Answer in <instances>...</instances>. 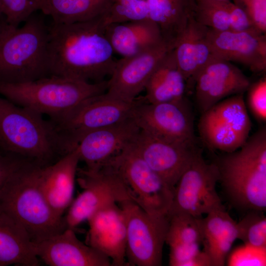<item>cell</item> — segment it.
Instances as JSON below:
<instances>
[{
  "instance_id": "1",
  "label": "cell",
  "mask_w": 266,
  "mask_h": 266,
  "mask_svg": "<svg viewBox=\"0 0 266 266\" xmlns=\"http://www.w3.org/2000/svg\"><path fill=\"white\" fill-rule=\"evenodd\" d=\"M48 50L50 75L90 83L105 81L117 61L101 17L71 24L52 22Z\"/></svg>"
},
{
  "instance_id": "2",
  "label": "cell",
  "mask_w": 266,
  "mask_h": 266,
  "mask_svg": "<svg viewBox=\"0 0 266 266\" xmlns=\"http://www.w3.org/2000/svg\"><path fill=\"white\" fill-rule=\"evenodd\" d=\"M0 148L41 166L72 151L66 136L52 121L0 97Z\"/></svg>"
},
{
  "instance_id": "3",
  "label": "cell",
  "mask_w": 266,
  "mask_h": 266,
  "mask_svg": "<svg viewBox=\"0 0 266 266\" xmlns=\"http://www.w3.org/2000/svg\"><path fill=\"white\" fill-rule=\"evenodd\" d=\"M34 13L20 27L0 18V82L22 83L50 75L49 25Z\"/></svg>"
},
{
  "instance_id": "4",
  "label": "cell",
  "mask_w": 266,
  "mask_h": 266,
  "mask_svg": "<svg viewBox=\"0 0 266 266\" xmlns=\"http://www.w3.org/2000/svg\"><path fill=\"white\" fill-rule=\"evenodd\" d=\"M217 165L219 181L232 204L248 211L266 209V132L263 128Z\"/></svg>"
},
{
  "instance_id": "5",
  "label": "cell",
  "mask_w": 266,
  "mask_h": 266,
  "mask_svg": "<svg viewBox=\"0 0 266 266\" xmlns=\"http://www.w3.org/2000/svg\"><path fill=\"white\" fill-rule=\"evenodd\" d=\"M39 165L30 162L15 172L0 190V210L19 224L33 242L62 232L65 220L54 213L39 185Z\"/></svg>"
},
{
  "instance_id": "6",
  "label": "cell",
  "mask_w": 266,
  "mask_h": 266,
  "mask_svg": "<svg viewBox=\"0 0 266 266\" xmlns=\"http://www.w3.org/2000/svg\"><path fill=\"white\" fill-rule=\"evenodd\" d=\"M107 88V80L90 83L53 75L22 83L0 82V94L5 99L50 118L105 93Z\"/></svg>"
},
{
  "instance_id": "7",
  "label": "cell",
  "mask_w": 266,
  "mask_h": 266,
  "mask_svg": "<svg viewBox=\"0 0 266 266\" xmlns=\"http://www.w3.org/2000/svg\"><path fill=\"white\" fill-rule=\"evenodd\" d=\"M132 142L107 163L117 172L133 201L150 214L167 215L174 188L150 167Z\"/></svg>"
},
{
  "instance_id": "8",
  "label": "cell",
  "mask_w": 266,
  "mask_h": 266,
  "mask_svg": "<svg viewBox=\"0 0 266 266\" xmlns=\"http://www.w3.org/2000/svg\"><path fill=\"white\" fill-rule=\"evenodd\" d=\"M137 99L125 101L105 92L89 97L49 120L66 136L74 149L76 141L85 133L131 117Z\"/></svg>"
},
{
  "instance_id": "9",
  "label": "cell",
  "mask_w": 266,
  "mask_h": 266,
  "mask_svg": "<svg viewBox=\"0 0 266 266\" xmlns=\"http://www.w3.org/2000/svg\"><path fill=\"white\" fill-rule=\"evenodd\" d=\"M219 180L217 165L205 162L200 149L174 187L167 216L184 213L200 217L225 208L216 189Z\"/></svg>"
},
{
  "instance_id": "10",
  "label": "cell",
  "mask_w": 266,
  "mask_h": 266,
  "mask_svg": "<svg viewBox=\"0 0 266 266\" xmlns=\"http://www.w3.org/2000/svg\"><path fill=\"white\" fill-rule=\"evenodd\" d=\"M118 203L126 216L128 266H161L169 225L167 215L150 214L131 200Z\"/></svg>"
},
{
  "instance_id": "11",
  "label": "cell",
  "mask_w": 266,
  "mask_h": 266,
  "mask_svg": "<svg viewBox=\"0 0 266 266\" xmlns=\"http://www.w3.org/2000/svg\"><path fill=\"white\" fill-rule=\"evenodd\" d=\"M251 128L243 94L229 97L201 113L199 131L211 148L227 153L240 148Z\"/></svg>"
},
{
  "instance_id": "12",
  "label": "cell",
  "mask_w": 266,
  "mask_h": 266,
  "mask_svg": "<svg viewBox=\"0 0 266 266\" xmlns=\"http://www.w3.org/2000/svg\"><path fill=\"white\" fill-rule=\"evenodd\" d=\"M77 175L83 190L70 205L64 219L66 228L74 229L110 204L131 200L119 176L108 163L95 169L78 168Z\"/></svg>"
},
{
  "instance_id": "13",
  "label": "cell",
  "mask_w": 266,
  "mask_h": 266,
  "mask_svg": "<svg viewBox=\"0 0 266 266\" xmlns=\"http://www.w3.org/2000/svg\"><path fill=\"white\" fill-rule=\"evenodd\" d=\"M132 117L140 129L172 142L195 144L194 116L186 97L151 103L137 100Z\"/></svg>"
},
{
  "instance_id": "14",
  "label": "cell",
  "mask_w": 266,
  "mask_h": 266,
  "mask_svg": "<svg viewBox=\"0 0 266 266\" xmlns=\"http://www.w3.org/2000/svg\"><path fill=\"white\" fill-rule=\"evenodd\" d=\"M132 145L150 167L173 188L200 150L196 144L172 142L141 129Z\"/></svg>"
},
{
  "instance_id": "15",
  "label": "cell",
  "mask_w": 266,
  "mask_h": 266,
  "mask_svg": "<svg viewBox=\"0 0 266 266\" xmlns=\"http://www.w3.org/2000/svg\"><path fill=\"white\" fill-rule=\"evenodd\" d=\"M169 50L163 42L140 53L117 61L107 80L106 93L122 100L133 101L145 89L152 73Z\"/></svg>"
},
{
  "instance_id": "16",
  "label": "cell",
  "mask_w": 266,
  "mask_h": 266,
  "mask_svg": "<svg viewBox=\"0 0 266 266\" xmlns=\"http://www.w3.org/2000/svg\"><path fill=\"white\" fill-rule=\"evenodd\" d=\"M139 131L132 116L119 123L85 133L76 141L74 149L80 161L85 163L86 168L98 169L130 144Z\"/></svg>"
},
{
  "instance_id": "17",
  "label": "cell",
  "mask_w": 266,
  "mask_h": 266,
  "mask_svg": "<svg viewBox=\"0 0 266 266\" xmlns=\"http://www.w3.org/2000/svg\"><path fill=\"white\" fill-rule=\"evenodd\" d=\"M251 82L230 62L214 58L199 72L195 80V100L201 113L227 97L243 94Z\"/></svg>"
},
{
  "instance_id": "18",
  "label": "cell",
  "mask_w": 266,
  "mask_h": 266,
  "mask_svg": "<svg viewBox=\"0 0 266 266\" xmlns=\"http://www.w3.org/2000/svg\"><path fill=\"white\" fill-rule=\"evenodd\" d=\"M87 221V244L109 258L112 266H128L126 260V216L119 203H113L101 208Z\"/></svg>"
},
{
  "instance_id": "19",
  "label": "cell",
  "mask_w": 266,
  "mask_h": 266,
  "mask_svg": "<svg viewBox=\"0 0 266 266\" xmlns=\"http://www.w3.org/2000/svg\"><path fill=\"white\" fill-rule=\"evenodd\" d=\"M206 39L215 58L241 63L255 72L266 70V34L208 28Z\"/></svg>"
},
{
  "instance_id": "20",
  "label": "cell",
  "mask_w": 266,
  "mask_h": 266,
  "mask_svg": "<svg viewBox=\"0 0 266 266\" xmlns=\"http://www.w3.org/2000/svg\"><path fill=\"white\" fill-rule=\"evenodd\" d=\"M38 259L50 266H110L109 258L76 236L73 229L33 242Z\"/></svg>"
},
{
  "instance_id": "21",
  "label": "cell",
  "mask_w": 266,
  "mask_h": 266,
  "mask_svg": "<svg viewBox=\"0 0 266 266\" xmlns=\"http://www.w3.org/2000/svg\"><path fill=\"white\" fill-rule=\"evenodd\" d=\"M80 161L76 149L56 162L38 168L40 189L54 213L60 218L71 204Z\"/></svg>"
},
{
  "instance_id": "22",
  "label": "cell",
  "mask_w": 266,
  "mask_h": 266,
  "mask_svg": "<svg viewBox=\"0 0 266 266\" xmlns=\"http://www.w3.org/2000/svg\"><path fill=\"white\" fill-rule=\"evenodd\" d=\"M207 29L198 23L193 16L172 49L185 78L187 92L194 87L200 71L215 58L206 39Z\"/></svg>"
},
{
  "instance_id": "23",
  "label": "cell",
  "mask_w": 266,
  "mask_h": 266,
  "mask_svg": "<svg viewBox=\"0 0 266 266\" xmlns=\"http://www.w3.org/2000/svg\"><path fill=\"white\" fill-rule=\"evenodd\" d=\"M104 31L114 53L122 58L138 54L164 42L158 26L149 19L109 24L104 26Z\"/></svg>"
},
{
  "instance_id": "24",
  "label": "cell",
  "mask_w": 266,
  "mask_h": 266,
  "mask_svg": "<svg viewBox=\"0 0 266 266\" xmlns=\"http://www.w3.org/2000/svg\"><path fill=\"white\" fill-rule=\"evenodd\" d=\"M236 222L226 211L217 209L201 218L202 250L211 266H223L234 241L237 239Z\"/></svg>"
},
{
  "instance_id": "25",
  "label": "cell",
  "mask_w": 266,
  "mask_h": 266,
  "mask_svg": "<svg viewBox=\"0 0 266 266\" xmlns=\"http://www.w3.org/2000/svg\"><path fill=\"white\" fill-rule=\"evenodd\" d=\"M148 19L158 26L163 41L173 49L193 16L196 0H147Z\"/></svg>"
},
{
  "instance_id": "26",
  "label": "cell",
  "mask_w": 266,
  "mask_h": 266,
  "mask_svg": "<svg viewBox=\"0 0 266 266\" xmlns=\"http://www.w3.org/2000/svg\"><path fill=\"white\" fill-rule=\"evenodd\" d=\"M144 90L145 100L151 103L175 101L185 97L186 81L172 49L167 52L158 65Z\"/></svg>"
},
{
  "instance_id": "27",
  "label": "cell",
  "mask_w": 266,
  "mask_h": 266,
  "mask_svg": "<svg viewBox=\"0 0 266 266\" xmlns=\"http://www.w3.org/2000/svg\"><path fill=\"white\" fill-rule=\"evenodd\" d=\"M39 265L33 242L26 230L0 210V266Z\"/></svg>"
},
{
  "instance_id": "28",
  "label": "cell",
  "mask_w": 266,
  "mask_h": 266,
  "mask_svg": "<svg viewBox=\"0 0 266 266\" xmlns=\"http://www.w3.org/2000/svg\"><path fill=\"white\" fill-rule=\"evenodd\" d=\"M111 0H45L42 12L53 22L71 24L102 17Z\"/></svg>"
},
{
  "instance_id": "29",
  "label": "cell",
  "mask_w": 266,
  "mask_h": 266,
  "mask_svg": "<svg viewBox=\"0 0 266 266\" xmlns=\"http://www.w3.org/2000/svg\"><path fill=\"white\" fill-rule=\"evenodd\" d=\"M168 217L169 225L166 242L168 246L173 244L201 245L202 217L181 213Z\"/></svg>"
},
{
  "instance_id": "30",
  "label": "cell",
  "mask_w": 266,
  "mask_h": 266,
  "mask_svg": "<svg viewBox=\"0 0 266 266\" xmlns=\"http://www.w3.org/2000/svg\"><path fill=\"white\" fill-rule=\"evenodd\" d=\"M228 1L196 0L193 14L194 19L200 24L215 31L230 30V18Z\"/></svg>"
},
{
  "instance_id": "31",
  "label": "cell",
  "mask_w": 266,
  "mask_h": 266,
  "mask_svg": "<svg viewBox=\"0 0 266 266\" xmlns=\"http://www.w3.org/2000/svg\"><path fill=\"white\" fill-rule=\"evenodd\" d=\"M148 19L147 0H111L101 17L103 26Z\"/></svg>"
},
{
  "instance_id": "32",
  "label": "cell",
  "mask_w": 266,
  "mask_h": 266,
  "mask_svg": "<svg viewBox=\"0 0 266 266\" xmlns=\"http://www.w3.org/2000/svg\"><path fill=\"white\" fill-rule=\"evenodd\" d=\"M263 212L249 210L236 223L237 239L245 244L266 247V217Z\"/></svg>"
},
{
  "instance_id": "33",
  "label": "cell",
  "mask_w": 266,
  "mask_h": 266,
  "mask_svg": "<svg viewBox=\"0 0 266 266\" xmlns=\"http://www.w3.org/2000/svg\"><path fill=\"white\" fill-rule=\"evenodd\" d=\"M45 0H0V8L5 20L19 26L37 10H43Z\"/></svg>"
},
{
  "instance_id": "34",
  "label": "cell",
  "mask_w": 266,
  "mask_h": 266,
  "mask_svg": "<svg viewBox=\"0 0 266 266\" xmlns=\"http://www.w3.org/2000/svg\"><path fill=\"white\" fill-rule=\"evenodd\" d=\"M198 244H173L169 246L170 266H211L207 254Z\"/></svg>"
},
{
  "instance_id": "35",
  "label": "cell",
  "mask_w": 266,
  "mask_h": 266,
  "mask_svg": "<svg viewBox=\"0 0 266 266\" xmlns=\"http://www.w3.org/2000/svg\"><path fill=\"white\" fill-rule=\"evenodd\" d=\"M227 257L229 266H265L266 247L244 244L235 248Z\"/></svg>"
},
{
  "instance_id": "36",
  "label": "cell",
  "mask_w": 266,
  "mask_h": 266,
  "mask_svg": "<svg viewBox=\"0 0 266 266\" xmlns=\"http://www.w3.org/2000/svg\"><path fill=\"white\" fill-rule=\"evenodd\" d=\"M248 91V103L255 117L259 121L266 120V78L262 77L252 84Z\"/></svg>"
},
{
  "instance_id": "37",
  "label": "cell",
  "mask_w": 266,
  "mask_h": 266,
  "mask_svg": "<svg viewBox=\"0 0 266 266\" xmlns=\"http://www.w3.org/2000/svg\"><path fill=\"white\" fill-rule=\"evenodd\" d=\"M243 9L257 28L263 33L266 32V0H233Z\"/></svg>"
},
{
  "instance_id": "38",
  "label": "cell",
  "mask_w": 266,
  "mask_h": 266,
  "mask_svg": "<svg viewBox=\"0 0 266 266\" xmlns=\"http://www.w3.org/2000/svg\"><path fill=\"white\" fill-rule=\"evenodd\" d=\"M30 162H33L0 148V190L15 172Z\"/></svg>"
},
{
  "instance_id": "39",
  "label": "cell",
  "mask_w": 266,
  "mask_h": 266,
  "mask_svg": "<svg viewBox=\"0 0 266 266\" xmlns=\"http://www.w3.org/2000/svg\"><path fill=\"white\" fill-rule=\"evenodd\" d=\"M228 6L230 13V31L263 33L243 9L231 0L228 1Z\"/></svg>"
},
{
  "instance_id": "40",
  "label": "cell",
  "mask_w": 266,
  "mask_h": 266,
  "mask_svg": "<svg viewBox=\"0 0 266 266\" xmlns=\"http://www.w3.org/2000/svg\"><path fill=\"white\" fill-rule=\"evenodd\" d=\"M218 0V1H229V0H231V1H232V0Z\"/></svg>"
},
{
  "instance_id": "41",
  "label": "cell",
  "mask_w": 266,
  "mask_h": 266,
  "mask_svg": "<svg viewBox=\"0 0 266 266\" xmlns=\"http://www.w3.org/2000/svg\"><path fill=\"white\" fill-rule=\"evenodd\" d=\"M2 15V13H1V10H0V18L1 17Z\"/></svg>"
}]
</instances>
